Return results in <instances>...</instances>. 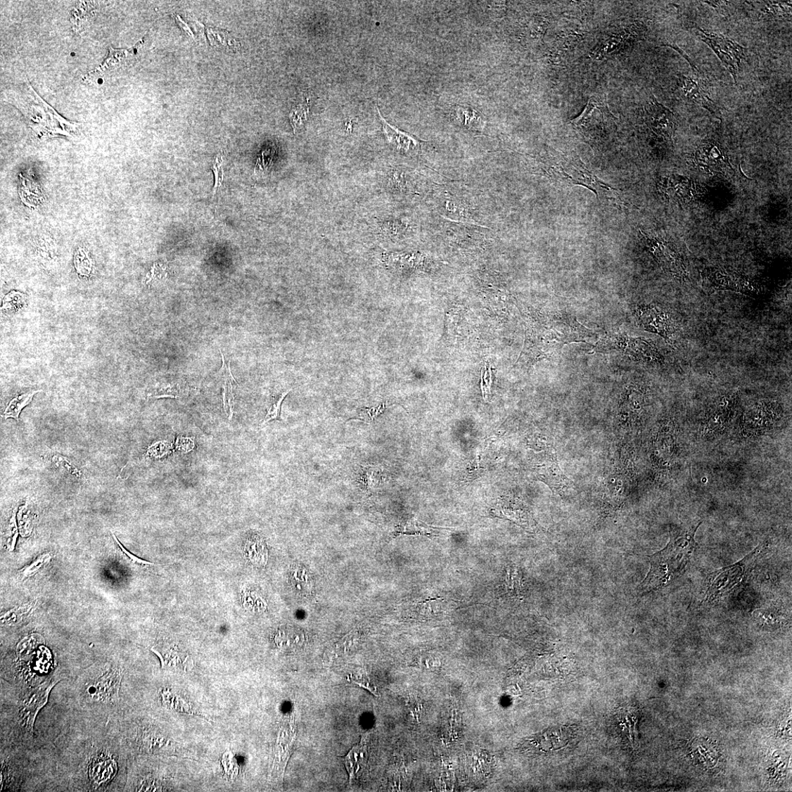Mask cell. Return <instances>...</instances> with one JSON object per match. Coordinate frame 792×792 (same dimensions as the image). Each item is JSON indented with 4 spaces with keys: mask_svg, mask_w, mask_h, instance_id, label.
<instances>
[{
    "mask_svg": "<svg viewBox=\"0 0 792 792\" xmlns=\"http://www.w3.org/2000/svg\"><path fill=\"white\" fill-rule=\"evenodd\" d=\"M697 162L704 167H730L724 149L715 141H704L696 153Z\"/></svg>",
    "mask_w": 792,
    "mask_h": 792,
    "instance_id": "cell-23",
    "label": "cell"
},
{
    "mask_svg": "<svg viewBox=\"0 0 792 792\" xmlns=\"http://www.w3.org/2000/svg\"><path fill=\"white\" fill-rule=\"evenodd\" d=\"M124 669L115 663L95 665L76 679L74 697L85 713L108 718L116 713Z\"/></svg>",
    "mask_w": 792,
    "mask_h": 792,
    "instance_id": "cell-3",
    "label": "cell"
},
{
    "mask_svg": "<svg viewBox=\"0 0 792 792\" xmlns=\"http://www.w3.org/2000/svg\"><path fill=\"white\" fill-rule=\"evenodd\" d=\"M278 642L284 649L298 650L305 646V636L300 630H289L280 634Z\"/></svg>",
    "mask_w": 792,
    "mask_h": 792,
    "instance_id": "cell-32",
    "label": "cell"
},
{
    "mask_svg": "<svg viewBox=\"0 0 792 792\" xmlns=\"http://www.w3.org/2000/svg\"><path fill=\"white\" fill-rule=\"evenodd\" d=\"M75 267L82 276L89 277L93 270L91 257L84 250H79L75 255Z\"/></svg>",
    "mask_w": 792,
    "mask_h": 792,
    "instance_id": "cell-35",
    "label": "cell"
},
{
    "mask_svg": "<svg viewBox=\"0 0 792 792\" xmlns=\"http://www.w3.org/2000/svg\"><path fill=\"white\" fill-rule=\"evenodd\" d=\"M55 748L58 777L68 791L124 790L127 751L108 722L72 727Z\"/></svg>",
    "mask_w": 792,
    "mask_h": 792,
    "instance_id": "cell-1",
    "label": "cell"
},
{
    "mask_svg": "<svg viewBox=\"0 0 792 792\" xmlns=\"http://www.w3.org/2000/svg\"><path fill=\"white\" fill-rule=\"evenodd\" d=\"M369 734H366L362 736L360 742L355 746L347 755L343 758V762L349 774L350 783L357 779L368 762L369 757Z\"/></svg>",
    "mask_w": 792,
    "mask_h": 792,
    "instance_id": "cell-22",
    "label": "cell"
},
{
    "mask_svg": "<svg viewBox=\"0 0 792 792\" xmlns=\"http://www.w3.org/2000/svg\"><path fill=\"white\" fill-rule=\"evenodd\" d=\"M98 4L95 2H79L71 11V25L73 30L82 34L86 25L93 18L97 11Z\"/></svg>",
    "mask_w": 792,
    "mask_h": 792,
    "instance_id": "cell-26",
    "label": "cell"
},
{
    "mask_svg": "<svg viewBox=\"0 0 792 792\" xmlns=\"http://www.w3.org/2000/svg\"><path fill=\"white\" fill-rule=\"evenodd\" d=\"M27 301V295L22 292L13 290L4 299L2 309L5 312L14 314L26 307Z\"/></svg>",
    "mask_w": 792,
    "mask_h": 792,
    "instance_id": "cell-33",
    "label": "cell"
},
{
    "mask_svg": "<svg viewBox=\"0 0 792 792\" xmlns=\"http://www.w3.org/2000/svg\"><path fill=\"white\" fill-rule=\"evenodd\" d=\"M707 277L714 288L731 290L743 294H757L755 284L748 279L738 276L736 274L721 269L712 268L707 273Z\"/></svg>",
    "mask_w": 792,
    "mask_h": 792,
    "instance_id": "cell-20",
    "label": "cell"
},
{
    "mask_svg": "<svg viewBox=\"0 0 792 792\" xmlns=\"http://www.w3.org/2000/svg\"><path fill=\"white\" fill-rule=\"evenodd\" d=\"M222 366L220 370V378L222 381L223 404L226 411L229 421L232 420L234 410V383H236L231 371L230 363L226 361L225 357L221 353Z\"/></svg>",
    "mask_w": 792,
    "mask_h": 792,
    "instance_id": "cell-25",
    "label": "cell"
},
{
    "mask_svg": "<svg viewBox=\"0 0 792 792\" xmlns=\"http://www.w3.org/2000/svg\"><path fill=\"white\" fill-rule=\"evenodd\" d=\"M594 351L608 352L616 351L632 357L637 360L661 364L663 357L651 340L645 338H633L626 333L610 334L600 340Z\"/></svg>",
    "mask_w": 792,
    "mask_h": 792,
    "instance_id": "cell-9",
    "label": "cell"
},
{
    "mask_svg": "<svg viewBox=\"0 0 792 792\" xmlns=\"http://www.w3.org/2000/svg\"><path fill=\"white\" fill-rule=\"evenodd\" d=\"M41 390H33L16 396L8 404L4 411V419L19 421L22 410L32 401L33 396Z\"/></svg>",
    "mask_w": 792,
    "mask_h": 792,
    "instance_id": "cell-29",
    "label": "cell"
},
{
    "mask_svg": "<svg viewBox=\"0 0 792 792\" xmlns=\"http://www.w3.org/2000/svg\"><path fill=\"white\" fill-rule=\"evenodd\" d=\"M383 229L390 236L400 237L407 231V226L406 223H402L399 220H392L385 223Z\"/></svg>",
    "mask_w": 792,
    "mask_h": 792,
    "instance_id": "cell-42",
    "label": "cell"
},
{
    "mask_svg": "<svg viewBox=\"0 0 792 792\" xmlns=\"http://www.w3.org/2000/svg\"><path fill=\"white\" fill-rule=\"evenodd\" d=\"M174 17L177 23L184 31V32L186 34V36L194 39V35L191 29L189 28L186 23L181 18V16L175 14Z\"/></svg>",
    "mask_w": 792,
    "mask_h": 792,
    "instance_id": "cell-47",
    "label": "cell"
},
{
    "mask_svg": "<svg viewBox=\"0 0 792 792\" xmlns=\"http://www.w3.org/2000/svg\"><path fill=\"white\" fill-rule=\"evenodd\" d=\"M646 122L651 131L665 139H672L677 127L675 113L652 97L644 108Z\"/></svg>",
    "mask_w": 792,
    "mask_h": 792,
    "instance_id": "cell-17",
    "label": "cell"
},
{
    "mask_svg": "<svg viewBox=\"0 0 792 792\" xmlns=\"http://www.w3.org/2000/svg\"><path fill=\"white\" fill-rule=\"evenodd\" d=\"M212 170L215 174V182L213 189V196H215L217 192L222 186L224 180V170H223V160L222 157L219 155L213 162Z\"/></svg>",
    "mask_w": 792,
    "mask_h": 792,
    "instance_id": "cell-41",
    "label": "cell"
},
{
    "mask_svg": "<svg viewBox=\"0 0 792 792\" xmlns=\"http://www.w3.org/2000/svg\"><path fill=\"white\" fill-rule=\"evenodd\" d=\"M377 111L381 120L386 139L392 148L402 154L408 155V156L418 155L421 151L423 142L415 136L390 124L382 116L378 108Z\"/></svg>",
    "mask_w": 792,
    "mask_h": 792,
    "instance_id": "cell-18",
    "label": "cell"
},
{
    "mask_svg": "<svg viewBox=\"0 0 792 792\" xmlns=\"http://www.w3.org/2000/svg\"><path fill=\"white\" fill-rule=\"evenodd\" d=\"M27 747L1 746L0 791L28 790L34 772L25 755Z\"/></svg>",
    "mask_w": 792,
    "mask_h": 792,
    "instance_id": "cell-7",
    "label": "cell"
},
{
    "mask_svg": "<svg viewBox=\"0 0 792 792\" xmlns=\"http://www.w3.org/2000/svg\"><path fill=\"white\" fill-rule=\"evenodd\" d=\"M4 100L23 113L39 140L57 136L74 137L80 132L81 124L58 114L33 89L27 79L20 87L6 91Z\"/></svg>",
    "mask_w": 792,
    "mask_h": 792,
    "instance_id": "cell-4",
    "label": "cell"
},
{
    "mask_svg": "<svg viewBox=\"0 0 792 792\" xmlns=\"http://www.w3.org/2000/svg\"><path fill=\"white\" fill-rule=\"evenodd\" d=\"M649 243L651 251L662 268L679 281H684L686 278V271L679 253L672 247L658 241L651 240Z\"/></svg>",
    "mask_w": 792,
    "mask_h": 792,
    "instance_id": "cell-19",
    "label": "cell"
},
{
    "mask_svg": "<svg viewBox=\"0 0 792 792\" xmlns=\"http://www.w3.org/2000/svg\"><path fill=\"white\" fill-rule=\"evenodd\" d=\"M767 547V544H760L742 561L713 573L703 601L713 603L731 594L742 585L751 572L753 563Z\"/></svg>",
    "mask_w": 792,
    "mask_h": 792,
    "instance_id": "cell-6",
    "label": "cell"
},
{
    "mask_svg": "<svg viewBox=\"0 0 792 792\" xmlns=\"http://www.w3.org/2000/svg\"><path fill=\"white\" fill-rule=\"evenodd\" d=\"M541 458L535 466V473L540 480L559 495L573 487V482L563 474L559 466L554 447L546 450Z\"/></svg>",
    "mask_w": 792,
    "mask_h": 792,
    "instance_id": "cell-15",
    "label": "cell"
},
{
    "mask_svg": "<svg viewBox=\"0 0 792 792\" xmlns=\"http://www.w3.org/2000/svg\"><path fill=\"white\" fill-rule=\"evenodd\" d=\"M112 535H113V537L114 540L115 541L116 544H117V546H118V548H119V549H120V550H122V553H123V554H124V555L125 556H127V558H128V559H129V561H130L131 562H132L133 563H136V564H139V565H141V566H151V565H154L153 563H151V562H148V561H146L142 560V559H141V558H137V557H136L135 556L132 555V554H130V553L129 552V551H128L127 549H126L124 548V546H123V545H122V544H120V542H119V541H118V539H117L116 538L115 535H114V533H113V532H112Z\"/></svg>",
    "mask_w": 792,
    "mask_h": 792,
    "instance_id": "cell-45",
    "label": "cell"
},
{
    "mask_svg": "<svg viewBox=\"0 0 792 792\" xmlns=\"http://www.w3.org/2000/svg\"><path fill=\"white\" fill-rule=\"evenodd\" d=\"M61 680L51 677L36 686L1 685V746H31L39 713Z\"/></svg>",
    "mask_w": 792,
    "mask_h": 792,
    "instance_id": "cell-2",
    "label": "cell"
},
{
    "mask_svg": "<svg viewBox=\"0 0 792 792\" xmlns=\"http://www.w3.org/2000/svg\"><path fill=\"white\" fill-rule=\"evenodd\" d=\"M206 33L212 46L226 47L233 50L238 49L239 47V44L226 31L208 27L206 28Z\"/></svg>",
    "mask_w": 792,
    "mask_h": 792,
    "instance_id": "cell-31",
    "label": "cell"
},
{
    "mask_svg": "<svg viewBox=\"0 0 792 792\" xmlns=\"http://www.w3.org/2000/svg\"><path fill=\"white\" fill-rule=\"evenodd\" d=\"M637 314L646 331L658 334L670 345H675L679 326L672 315L654 305L639 307Z\"/></svg>",
    "mask_w": 792,
    "mask_h": 792,
    "instance_id": "cell-11",
    "label": "cell"
},
{
    "mask_svg": "<svg viewBox=\"0 0 792 792\" xmlns=\"http://www.w3.org/2000/svg\"><path fill=\"white\" fill-rule=\"evenodd\" d=\"M358 640L359 635L357 632H352L344 636L342 639L334 644L331 648L327 649L325 653V661L328 663H331L334 660L352 651L353 647L357 644Z\"/></svg>",
    "mask_w": 792,
    "mask_h": 792,
    "instance_id": "cell-27",
    "label": "cell"
},
{
    "mask_svg": "<svg viewBox=\"0 0 792 792\" xmlns=\"http://www.w3.org/2000/svg\"><path fill=\"white\" fill-rule=\"evenodd\" d=\"M417 662L419 665L428 669H435L441 665L440 659L434 654L430 653L421 654L417 659Z\"/></svg>",
    "mask_w": 792,
    "mask_h": 792,
    "instance_id": "cell-43",
    "label": "cell"
},
{
    "mask_svg": "<svg viewBox=\"0 0 792 792\" xmlns=\"http://www.w3.org/2000/svg\"><path fill=\"white\" fill-rule=\"evenodd\" d=\"M701 523L671 533L665 548L650 557L651 568L643 581L642 590L664 588L683 573L696 549L695 536Z\"/></svg>",
    "mask_w": 792,
    "mask_h": 792,
    "instance_id": "cell-5",
    "label": "cell"
},
{
    "mask_svg": "<svg viewBox=\"0 0 792 792\" xmlns=\"http://www.w3.org/2000/svg\"><path fill=\"white\" fill-rule=\"evenodd\" d=\"M765 12L776 16H791V3L788 2H767Z\"/></svg>",
    "mask_w": 792,
    "mask_h": 792,
    "instance_id": "cell-38",
    "label": "cell"
},
{
    "mask_svg": "<svg viewBox=\"0 0 792 792\" xmlns=\"http://www.w3.org/2000/svg\"><path fill=\"white\" fill-rule=\"evenodd\" d=\"M297 736L294 715L285 718L275 744L272 774L281 781Z\"/></svg>",
    "mask_w": 792,
    "mask_h": 792,
    "instance_id": "cell-16",
    "label": "cell"
},
{
    "mask_svg": "<svg viewBox=\"0 0 792 792\" xmlns=\"http://www.w3.org/2000/svg\"><path fill=\"white\" fill-rule=\"evenodd\" d=\"M186 392V385L183 382L173 384L160 385L149 393V397L153 399L171 398L180 399Z\"/></svg>",
    "mask_w": 792,
    "mask_h": 792,
    "instance_id": "cell-30",
    "label": "cell"
},
{
    "mask_svg": "<svg viewBox=\"0 0 792 792\" xmlns=\"http://www.w3.org/2000/svg\"><path fill=\"white\" fill-rule=\"evenodd\" d=\"M348 680L362 688L366 689L375 696H377L376 688L371 682L366 671L364 670H358L348 677Z\"/></svg>",
    "mask_w": 792,
    "mask_h": 792,
    "instance_id": "cell-36",
    "label": "cell"
},
{
    "mask_svg": "<svg viewBox=\"0 0 792 792\" xmlns=\"http://www.w3.org/2000/svg\"><path fill=\"white\" fill-rule=\"evenodd\" d=\"M272 161V153L270 151L262 153V158H258L255 165L254 176L256 178L263 177L268 172Z\"/></svg>",
    "mask_w": 792,
    "mask_h": 792,
    "instance_id": "cell-39",
    "label": "cell"
},
{
    "mask_svg": "<svg viewBox=\"0 0 792 792\" xmlns=\"http://www.w3.org/2000/svg\"><path fill=\"white\" fill-rule=\"evenodd\" d=\"M408 705L410 708L411 713L412 714H414L418 720H419L421 713V708H423L421 702L419 701L418 698H411L409 701Z\"/></svg>",
    "mask_w": 792,
    "mask_h": 792,
    "instance_id": "cell-46",
    "label": "cell"
},
{
    "mask_svg": "<svg viewBox=\"0 0 792 792\" xmlns=\"http://www.w3.org/2000/svg\"><path fill=\"white\" fill-rule=\"evenodd\" d=\"M415 180L408 177L405 171L396 169L390 172L387 179L388 186L395 192L411 193L415 189Z\"/></svg>",
    "mask_w": 792,
    "mask_h": 792,
    "instance_id": "cell-28",
    "label": "cell"
},
{
    "mask_svg": "<svg viewBox=\"0 0 792 792\" xmlns=\"http://www.w3.org/2000/svg\"><path fill=\"white\" fill-rule=\"evenodd\" d=\"M433 196L435 207L446 218L475 224L480 222L479 212L471 194L457 191L452 186H442L435 189Z\"/></svg>",
    "mask_w": 792,
    "mask_h": 792,
    "instance_id": "cell-8",
    "label": "cell"
},
{
    "mask_svg": "<svg viewBox=\"0 0 792 792\" xmlns=\"http://www.w3.org/2000/svg\"><path fill=\"white\" fill-rule=\"evenodd\" d=\"M290 391V390H289L281 392L280 395L274 396V397L272 400L269 407L267 409V413L265 419L262 423V426L272 421H277L281 419L282 403L286 398V396L289 393Z\"/></svg>",
    "mask_w": 792,
    "mask_h": 792,
    "instance_id": "cell-34",
    "label": "cell"
},
{
    "mask_svg": "<svg viewBox=\"0 0 792 792\" xmlns=\"http://www.w3.org/2000/svg\"><path fill=\"white\" fill-rule=\"evenodd\" d=\"M50 558L51 557L49 556V555H43L29 566H26L22 570H20L22 580L35 575L41 569L43 565L50 560Z\"/></svg>",
    "mask_w": 792,
    "mask_h": 792,
    "instance_id": "cell-40",
    "label": "cell"
},
{
    "mask_svg": "<svg viewBox=\"0 0 792 792\" xmlns=\"http://www.w3.org/2000/svg\"><path fill=\"white\" fill-rule=\"evenodd\" d=\"M308 113L309 108L304 105L298 106L290 112L289 118L295 133L304 124Z\"/></svg>",
    "mask_w": 792,
    "mask_h": 792,
    "instance_id": "cell-37",
    "label": "cell"
},
{
    "mask_svg": "<svg viewBox=\"0 0 792 792\" xmlns=\"http://www.w3.org/2000/svg\"><path fill=\"white\" fill-rule=\"evenodd\" d=\"M142 44H143V41L127 49L110 47L109 53L105 61L86 75L82 78V82L86 84L101 82L106 77L122 70L134 60Z\"/></svg>",
    "mask_w": 792,
    "mask_h": 792,
    "instance_id": "cell-14",
    "label": "cell"
},
{
    "mask_svg": "<svg viewBox=\"0 0 792 792\" xmlns=\"http://www.w3.org/2000/svg\"><path fill=\"white\" fill-rule=\"evenodd\" d=\"M576 736L575 727H556L528 738L522 748L532 752L556 751L570 746Z\"/></svg>",
    "mask_w": 792,
    "mask_h": 792,
    "instance_id": "cell-12",
    "label": "cell"
},
{
    "mask_svg": "<svg viewBox=\"0 0 792 792\" xmlns=\"http://www.w3.org/2000/svg\"><path fill=\"white\" fill-rule=\"evenodd\" d=\"M516 570L510 569L508 571L506 577V585L508 590L511 592H519L520 590V580L518 578V573Z\"/></svg>",
    "mask_w": 792,
    "mask_h": 792,
    "instance_id": "cell-44",
    "label": "cell"
},
{
    "mask_svg": "<svg viewBox=\"0 0 792 792\" xmlns=\"http://www.w3.org/2000/svg\"><path fill=\"white\" fill-rule=\"evenodd\" d=\"M453 115L459 125L473 132H481L485 128V120L478 111L470 106H456Z\"/></svg>",
    "mask_w": 792,
    "mask_h": 792,
    "instance_id": "cell-24",
    "label": "cell"
},
{
    "mask_svg": "<svg viewBox=\"0 0 792 792\" xmlns=\"http://www.w3.org/2000/svg\"><path fill=\"white\" fill-rule=\"evenodd\" d=\"M679 88L684 98L696 103L698 106L708 110L713 115L720 118L721 113L716 103L711 99L708 93L692 77L682 75L679 79Z\"/></svg>",
    "mask_w": 792,
    "mask_h": 792,
    "instance_id": "cell-21",
    "label": "cell"
},
{
    "mask_svg": "<svg viewBox=\"0 0 792 792\" xmlns=\"http://www.w3.org/2000/svg\"><path fill=\"white\" fill-rule=\"evenodd\" d=\"M614 118L609 110L607 97L596 95L589 99L584 111L572 120V124L585 132L602 131Z\"/></svg>",
    "mask_w": 792,
    "mask_h": 792,
    "instance_id": "cell-13",
    "label": "cell"
},
{
    "mask_svg": "<svg viewBox=\"0 0 792 792\" xmlns=\"http://www.w3.org/2000/svg\"><path fill=\"white\" fill-rule=\"evenodd\" d=\"M697 34L701 40L713 50L737 84L740 65L745 58L747 49L722 34L713 31L697 27Z\"/></svg>",
    "mask_w": 792,
    "mask_h": 792,
    "instance_id": "cell-10",
    "label": "cell"
}]
</instances>
